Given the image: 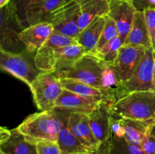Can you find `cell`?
<instances>
[{"mask_svg": "<svg viewBox=\"0 0 155 154\" xmlns=\"http://www.w3.org/2000/svg\"><path fill=\"white\" fill-rule=\"evenodd\" d=\"M54 32L52 25L42 22L24 28L19 34V39L28 52L37 51L45 43Z\"/></svg>", "mask_w": 155, "mask_h": 154, "instance_id": "cell-14", "label": "cell"}, {"mask_svg": "<svg viewBox=\"0 0 155 154\" xmlns=\"http://www.w3.org/2000/svg\"><path fill=\"white\" fill-rule=\"evenodd\" d=\"M38 154H61L57 141L40 140L36 143Z\"/></svg>", "mask_w": 155, "mask_h": 154, "instance_id": "cell-29", "label": "cell"}, {"mask_svg": "<svg viewBox=\"0 0 155 154\" xmlns=\"http://www.w3.org/2000/svg\"><path fill=\"white\" fill-rule=\"evenodd\" d=\"M0 154H6V153H5V152H3L1 149H0Z\"/></svg>", "mask_w": 155, "mask_h": 154, "instance_id": "cell-38", "label": "cell"}, {"mask_svg": "<svg viewBox=\"0 0 155 154\" xmlns=\"http://www.w3.org/2000/svg\"><path fill=\"white\" fill-rule=\"evenodd\" d=\"M10 1L11 0H0V8L6 5L8 3L10 2Z\"/></svg>", "mask_w": 155, "mask_h": 154, "instance_id": "cell-37", "label": "cell"}, {"mask_svg": "<svg viewBox=\"0 0 155 154\" xmlns=\"http://www.w3.org/2000/svg\"><path fill=\"white\" fill-rule=\"evenodd\" d=\"M69 113L59 110L41 111L29 116L16 128L32 143H36L40 140L57 141Z\"/></svg>", "mask_w": 155, "mask_h": 154, "instance_id": "cell-1", "label": "cell"}, {"mask_svg": "<svg viewBox=\"0 0 155 154\" xmlns=\"http://www.w3.org/2000/svg\"><path fill=\"white\" fill-rule=\"evenodd\" d=\"M30 88L38 109L41 111H51L54 110V104L64 88L53 72H40Z\"/></svg>", "mask_w": 155, "mask_h": 154, "instance_id": "cell-4", "label": "cell"}, {"mask_svg": "<svg viewBox=\"0 0 155 154\" xmlns=\"http://www.w3.org/2000/svg\"><path fill=\"white\" fill-rule=\"evenodd\" d=\"M12 1L0 8V49L21 54L26 51L19 34L24 30Z\"/></svg>", "mask_w": 155, "mask_h": 154, "instance_id": "cell-3", "label": "cell"}, {"mask_svg": "<svg viewBox=\"0 0 155 154\" xmlns=\"http://www.w3.org/2000/svg\"><path fill=\"white\" fill-rule=\"evenodd\" d=\"M76 44L78 43L74 38L54 31L45 43L36 51L34 57L35 66L40 72H53L58 50Z\"/></svg>", "mask_w": 155, "mask_h": 154, "instance_id": "cell-7", "label": "cell"}, {"mask_svg": "<svg viewBox=\"0 0 155 154\" xmlns=\"http://www.w3.org/2000/svg\"><path fill=\"white\" fill-rule=\"evenodd\" d=\"M86 154H93V152H92V151H91V152H88V153H86Z\"/></svg>", "mask_w": 155, "mask_h": 154, "instance_id": "cell-39", "label": "cell"}, {"mask_svg": "<svg viewBox=\"0 0 155 154\" xmlns=\"http://www.w3.org/2000/svg\"><path fill=\"white\" fill-rule=\"evenodd\" d=\"M104 62L91 53H86L74 64L64 78L79 80L101 89L100 76Z\"/></svg>", "mask_w": 155, "mask_h": 154, "instance_id": "cell-8", "label": "cell"}, {"mask_svg": "<svg viewBox=\"0 0 155 154\" xmlns=\"http://www.w3.org/2000/svg\"><path fill=\"white\" fill-rule=\"evenodd\" d=\"M0 71L8 72L25 82L29 88L40 73L36 67L28 61L22 53L6 51L0 49Z\"/></svg>", "mask_w": 155, "mask_h": 154, "instance_id": "cell-6", "label": "cell"}, {"mask_svg": "<svg viewBox=\"0 0 155 154\" xmlns=\"http://www.w3.org/2000/svg\"><path fill=\"white\" fill-rule=\"evenodd\" d=\"M124 42V39L118 36L113 40L104 45L100 49L96 50V51H92L89 53L94 54L105 63L114 64L118 55L120 48H121Z\"/></svg>", "mask_w": 155, "mask_h": 154, "instance_id": "cell-26", "label": "cell"}, {"mask_svg": "<svg viewBox=\"0 0 155 154\" xmlns=\"http://www.w3.org/2000/svg\"><path fill=\"white\" fill-rule=\"evenodd\" d=\"M124 128V138L136 146L142 147L155 127V119L136 120L121 118Z\"/></svg>", "mask_w": 155, "mask_h": 154, "instance_id": "cell-17", "label": "cell"}, {"mask_svg": "<svg viewBox=\"0 0 155 154\" xmlns=\"http://www.w3.org/2000/svg\"><path fill=\"white\" fill-rule=\"evenodd\" d=\"M6 154H38L36 143L29 141L17 128L11 130V136L0 145Z\"/></svg>", "mask_w": 155, "mask_h": 154, "instance_id": "cell-24", "label": "cell"}, {"mask_svg": "<svg viewBox=\"0 0 155 154\" xmlns=\"http://www.w3.org/2000/svg\"><path fill=\"white\" fill-rule=\"evenodd\" d=\"M109 5L108 17L116 24L118 36L125 40L137 11L132 0H109Z\"/></svg>", "mask_w": 155, "mask_h": 154, "instance_id": "cell-11", "label": "cell"}, {"mask_svg": "<svg viewBox=\"0 0 155 154\" xmlns=\"http://www.w3.org/2000/svg\"><path fill=\"white\" fill-rule=\"evenodd\" d=\"M106 18L98 17L95 18L76 38L77 43L84 48L86 53L92 51L96 47L105 25Z\"/></svg>", "mask_w": 155, "mask_h": 154, "instance_id": "cell-23", "label": "cell"}, {"mask_svg": "<svg viewBox=\"0 0 155 154\" xmlns=\"http://www.w3.org/2000/svg\"><path fill=\"white\" fill-rule=\"evenodd\" d=\"M136 11H143L146 8H155V0H132Z\"/></svg>", "mask_w": 155, "mask_h": 154, "instance_id": "cell-33", "label": "cell"}, {"mask_svg": "<svg viewBox=\"0 0 155 154\" xmlns=\"http://www.w3.org/2000/svg\"><path fill=\"white\" fill-rule=\"evenodd\" d=\"M78 3L80 9L78 26L81 31L95 18L108 16L109 0H78Z\"/></svg>", "mask_w": 155, "mask_h": 154, "instance_id": "cell-19", "label": "cell"}, {"mask_svg": "<svg viewBox=\"0 0 155 154\" xmlns=\"http://www.w3.org/2000/svg\"><path fill=\"white\" fill-rule=\"evenodd\" d=\"M100 85L101 90L108 95L113 104L127 95L123 82L112 63L104 62L100 76Z\"/></svg>", "mask_w": 155, "mask_h": 154, "instance_id": "cell-20", "label": "cell"}, {"mask_svg": "<svg viewBox=\"0 0 155 154\" xmlns=\"http://www.w3.org/2000/svg\"><path fill=\"white\" fill-rule=\"evenodd\" d=\"M146 51V48L142 46H121L114 66L122 82L127 81L133 76L142 62Z\"/></svg>", "mask_w": 155, "mask_h": 154, "instance_id": "cell-9", "label": "cell"}, {"mask_svg": "<svg viewBox=\"0 0 155 154\" xmlns=\"http://www.w3.org/2000/svg\"><path fill=\"white\" fill-rule=\"evenodd\" d=\"M112 115L124 119H155V91L127 94L110 106Z\"/></svg>", "mask_w": 155, "mask_h": 154, "instance_id": "cell-2", "label": "cell"}, {"mask_svg": "<svg viewBox=\"0 0 155 154\" xmlns=\"http://www.w3.org/2000/svg\"><path fill=\"white\" fill-rule=\"evenodd\" d=\"M111 154H145L141 146L129 143L124 137H117L110 134Z\"/></svg>", "mask_w": 155, "mask_h": 154, "instance_id": "cell-27", "label": "cell"}, {"mask_svg": "<svg viewBox=\"0 0 155 154\" xmlns=\"http://www.w3.org/2000/svg\"><path fill=\"white\" fill-rule=\"evenodd\" d=\"M154 49H147L146 53L133 76L123 82L127 94L139 91H154L153 87Z\"/></svg>", "mask_w": 155, "mask_h": 154, "instance_id": "cell-10", "label": "cell"}, {"mask_svg": "<svg viewBox=\"0 0 155 154\" xmlns=\"http://www.w3.org/2000/svg\"><path fill=\"white\" fill-rule=\"evenodd\" d=\"M145 154H155V127L142 146Z\"/></svg>", "mask_w": 155, "mask_h": 154, "instance_id": "cell-32", "label": "cell"}, {"mask_svg": "<svg viewBox=\"0 0 155 154\" xmlns=\"http://www.w3.org/2000/svg\"><path fill=\"white\" fill-rule=\"evenodd\" d=\"M68 116L58 136L57 142L61 151V154H86L91 152L69 130L67 124Z\"/></svg>", "mask_w": 155, "mask_h": 154, "instance_id": "cell-25", "label": "cell"}, {"mask_svg": "<svg viewBox=\"0 0 155 154\" xmlns=\"http://www.w3.org/2000/svg\"><path fill=\"white\" fill-rule=\"evenodd\" d=\"M80 15L78 0H71L54 11L45 22L52 25L54 32L76 39L81 32L78 26Z\"/></svg>", "mask_w": 155, "mask_h": 154, "instance_id": "cell-5", "label": "cell"}, {"mask_svg": "<svg viewBox=\"0 0 155 154\" xmlns=\"http://www.w3.org/2000/svg\"><path fill=\"white\" fill-rule=\"evenodd\" d=\"M59 80L61 83L62 87L70 91L74 92L88 99L107 104L110 106L113 104L108 95L101 89L97 88L74 79L60 78Z\"/></svg>", "mask_w": 155, "mask_h": 154, "instance_id": "cell-21", "label": "cell"}, {"mask_svg": "<svg viewBox=\"0 0 155 154\" xmlns=\"http://www.w3.org/2000/svg\"><path fill=\"white\" fill-rule=\"evenodd\" d=\"M67 124L72 134L89 150L94 151L99 146L100 143L92 133L89 115L70 112Z\"/></svg>", "mask_w": 155, "mask_h": 154, "instance_id": "cell-12", "label": "cell"}, {"mask_svg": "<svg viewBox=\"0 0 155 154\" xmlns=\"http://www.w3.org/2000/svg\"><path fill=\"white\" fill-rule=\"evenodd\" d=\"M101 104L103 103L88 99L64 88L56 101L54 110L89 114L98 108Z\"/></svg>", "mask_w": 155, "mask_h": 154, "instance_id": "cell-13", "label": "cell"}, {"mask_svg": "<svg viewBox=\"0 0 155 154\" xmlns=\"http://www.w3.org/2000/svg\"><path fill=\"white\" fill-rule=\"evenodd\" d=\"M93 154H111V138L110 136L105 142L101 143L95 150L92 151Z\"/></svg>", "mask_w": 155, "mask_h": 154, "instance_id": "cell-34", "label": "cell"}, {"mask_svg": "<svg viewBox=\"0 0 155 154\" xmlns=\"http://www.w3.org/2000/svg\"><path fill=\"white\" fill-rule=\"evenodd\" d=\"M153 87L155 91V50H154V66H153Z\"/></svg>", "mask_w": 155, "mask_h": 154, "instance_id": "cell-36", "label": "cell"}, {"mask_svg": "<svg viewBox=\"0 0 155 154\" xmlns=\"http://www.w3.org/2000/svg\"><path fill=\"white\" fill-rule=\"evenodd\" d=\"M145 22L149 33L152 48L155 50V8H146L143 11Z\"/></svg>", "mask_w": 155, "mask_h": 154, "instance_id": "cell-30", "label": "cell"}, {"mask_svg": "<svg viewBox=\"0 0 155 154\" xmlns=\"http://www.w3.org/2000/svg\"><path fill=\"white\" fill-rule=\"evenodd\" d=\"M11 1L15 5L18 16L22 24L23 18H24V14L27 8L33 3L39 2L40 0H11Z\"/></svg>", "mask_w": 155, "mask_h": 154, "instance_id": "cell-31", "label": "cell"}, {"mask_svg": "<svg viewBox=\"0 0 155 154\" xmlns=\"http://www.w3.org/2000/svg\"><path fill=\"white\" fill-rule=\"evenodd\" d=\"M88 115L95 139L100 144L105 142L110 136V105L103 103Z\"/></svg>", "mask_w": 155, "mask_h": 154, "instance_id": "cell-18", "label": "cell"}, {"mask_svg": "<svg viewBox=\"0 0 155 154\" xmlns=\"http://www.w3.org/2000/svg\"><path fill=\"white\" fill-rule=\"evenodd\" d=\"M71 0H40L30 5L26 10L22 25L24 28L30 25L45 22L54 11Z\"/></svg>", "mask_w": 155, "mask_h": 154, "instance_id": "cell-15", "label": "cell"}, {"mask_svg": "<svg viewBox=\"0 0 155 154\" xmlns=\"http://www.w3.org/2000/svg\"><path fill=\"white\" fill-rule=\"evenodd\" d=\"M123 45L142 46L146 49L152 48L143 11L136 12L131 29Z\"/></svg>", "mask_w": 155, "mask_h": 154, "instance_id": "cell-22", "label": "cell"}, {"mask_svg": "<svg viewBox=\"0 0 155 154\" xmlns=\"http://www.w3.org/2000/svg\"><path fill=\"white\" fill-rule=\"evenodd\" d=\"M117 36L118 30L116 24L110 17L107 16L106 18L105 25H104V30H103L102 33H101L99 41H98V44L96 45V47L92 51H96V50L100 49L104 45L108 43L109 42L113 40L114 39H115Z\"/></svg>", "mask_w": 155, "mask_h": 154, "instance_id": "cell-28", "label": "cell"}, {"mask_svg": "<svg viewBox=\"0 0 155 154\" xmlns=\"http://www.w3.org/2000/svg\"><path fill=\"white\" fill-rule=\"evenodd\" d=\"M86 53L84 48L79 44L58 49L55 54L53 73L58 79L64 78L79 59Z\"/></svg>", "mask_w": 155, "mask_h": 154, "instance_id": "cell-16", "label": "cell"}, {"mask_svg": "<svg viewBox=\"0 0 155 154\" xmlns=\"http://www.w3.org/2000/svg\"><path fill=\"white\" fill-rule=\"evenodd\" d=\"M11 136V130L0 126V145L5 142Z\"/></svg>", "mask_w": 155, "mask_h": 154, "instance_id": "cell-35", "label": "cell"}]
</instances>
